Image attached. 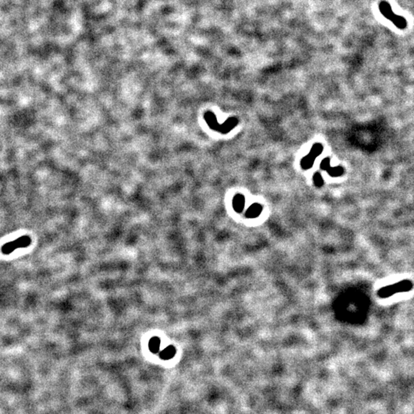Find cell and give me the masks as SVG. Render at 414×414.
Segmentation results:
<instances>
[{
	"instance_id": "obj_4",
	"label": "cell",
	"mask_w": 414,
	"mask_h": 414,
	"mask_svg": "<svg viewBox=\"0 0 414 414\" xmlns=\"http://www.w3.org/2000/svg\"><path fill=\"white\" fill-rule=\"evenodd\" d=\"M320 167L322 170L327 172V174L333 177H341L345 173V169L342 166H331L330 164V159L328 158H324L322 161Z\"/></svg>"
},
{
	"instance_id": "obj_9",
	"label": "cell",
	"mask_w": 414,
	"mask_h": 414,
	"mask_svg": "<svg viewBox=\"0 0 414 414\" xmlns=\"http://www.w3.org/2000/svg\"><path fill=\"white\" fill-rule=\"evenodd\" d=\"M176 354V348L174 346H169V347L165 348L164 350L161 351L160 354V357L161 359L163 360H170L174 358Z\"/></svg>"
},
{
	"instance_id": "obj_7",
	"label": "cell",
	"mask_w": 414,
	"mask_h": 414,
	"mask_svg": "<svg viewBox=\"0 0 414 414\" xmlns=\"http://www.w3.org/2000/svg\"><path fill=\"white\" fill-rule=\"evenodd\" d=\"M232 207L235 212H243L245 207V197L243 194H236L232 200Z\"/></svg>"
},
{
	"instance_id": "obj_8",
	"label": "cell",
	"mask_w": 414,
	"mask_h": 414,
	"mask_svg": "<svg viewBox=\"0 0 414 414\" xmlns=\"http://www.w3.org/2000/svg\"><path fill=\"white\" fill-rule=\"evenodd\" d=\"M380 11H381V13H382V14L384 15L387 19L391 20V21H392L395 16H396V15H395L394 13H393V11L391 9L390 4L386 2H382L381 4H380Z\"/></svg>"
},
{
	"instance_id": "obj_3",
	"label": "cell",
	"mask_w": 414,
	"mask_h": 414,
	"mask_svg": "<svg viewBox=\"0 0 414 414\" xmlns=\"http://www.w3.org/2000/svg\"><path fill=\"white\" fill-rule=\"evenodd\" d=\"M31 243H32V240H31L30 238L24 235V236H22V237L19 238L16 240L12 241V242H9V243L4 245L2 247V253L5 255H9L17 249L28 247Z\"/></svg>"
},
{
	"instance_id": "obj_10",
	"label": "cell",
	"mask_w": 414,
	"mask_h": 414,
	"mask_svg": "<svg viewBox=\"0 0 414 414\" xmlns=\"http://www.w3.org/2000/svg\"><path fill=\"white\" fill-rule=\"evenodd\" d=\"M160 346H161V340L158 337H154L149 342V349L151 352L154 353V354L158 352Z\"/></svg>"
},
{
	"instance_id": "obj_6",
	"label": "cell",
	"mask_w": 414,
	"mask_h": 414,
	"mask_svg": "<svg viewBox=\"0 0 414 414\" xmlns=\"http://www.w3.org/2000/svg\"><path fill=\"white\" fill-rule=\"evenodd\" d=\"M262 211V207L259 204H253L249 207V209L246 210V217L250 218V219H253V218L258 217L261 214Z\"/></svg>"
},
{
	"instance_id": "obj_11",
	"label": "cell",
	"mask_w": 414,
	"mask_h": 414,
	"mask_svg": "<svg viewBox=\"0 0 414 414\" xmlns=\"http://www.w3.org/2000/svg\"><path fill=\"white\" fill-rule=\"evenodd\" d=\"M313 181L314 184H315V186H317V187H322V186L324 185V181H323V178H322V175H321L319 172H316V173L314 174Z\"/></svg>"
},
{
	"instance_id": "obj_2",
	"label": "cell",
	"mask_w": 414,
	"mask_h": 414,
	"mask_svg": "<svg viewBox=\"0 0 414 414\" xmlns=\"http://www.w3.org/2000/svg\"><path fill=\"white\" fill-rule=\"evenodd\" d=\"M323 146L322 143H315L312 146L311 151L308 153V155L304 157L301 161V168L304 170H308V169L312 168L315 163V160L318 157L320 156L323 151Z\"/></svg>"
},
{
	"instance_id": "obj_5",
	"label": "cell",
	"mask_w": 414,
	"mask_h": 414,
	"mask_svg": "<svg viewBox=\"0 0 414 414\" xmlns=\"http://www.w3.org/2000/svg\"><path fill=\"white\" fill-rule=\"evenodd\" d=\"M411 288V284L407 283V282H402V283L396 284V285H392L391 287H388L386 289H383L381 291V296H388L389 295L393 294L395 292H400V291L405 290L406 289H409Z\"/></svg>"
},
{
	"instance_id": "obj_1",
	"label": "cell",
	"mask_w": 414,
	"mask_h": 414,
	"mask_svg": "<svg viewBox=\"0 0 414 414\" xmlns=\"http://www.w3.org/2000/svg\"><path fill=\"white\" fill-rule=\"evenodd\" d=\"M204 118H205L207 124L209 125L211 129L214 130V131H218V132L222 134L229 133L239 123V120L236 117H232L227 119L223 124H220L218 123L216 115L211 112H207L204 115Z\"/></svg>"
}]
</instances>
